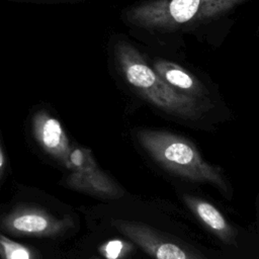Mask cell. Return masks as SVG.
Wrapping results in <instances>:
<instances>
[{
    "mask_svg": "<svg viewBox=\"0 0 259 259\" xmlns=\"http://www.w3.org/2000/svg\"><path fill=\"white\" fill-rule=\"evenodd\" d=\"M115 57L128 85L154 106L185 119H198L202 115L205 104L170 87L134 46L118 42Z\"/></svg>",
    "mask_w": 259,
    "mask_h": 259,
    "instance_id": "obj_1",
    "label": "cell"
},
{
    "mask_svg": "<svg viewBox=\"0 0 259 259\" xmlns=\"http://www.w3.org/2000/svg\"><path fill=\"white\" fill-rule=\"evenodd\" d=\"M137 138L145 151L168 171L190 180L209 183L225 193L228 191L221 169L204 161L190 141L154 130H140Z\"/></svg>",
    "mask_w": 259,
    "mask_h": 259,
    "instance_id": "obj_2",
    "label": "cell"
},
{
    "mask_svg": "<svg viewBox=\"0 0 259 259\" xmlns=\"http://www.w3.org/2000/svg\"><path fill=\"white\" fill-rule=\"evenodd\" d=\"M247 0H149L130 7L126 20L137 27L169 30L214 19Z\"/></svg>",
    "mask_w": 259,
    "mask_h": 259,
    "instance_id": "obj_3",
    "label": "cell"
},
{
    "mask_svg": "<svg viewBox=\"0 0 259 259\" xmlns=\"http://www.w3.org/2000/svg\"><path fill=\"white\" fill-rule=\"evenodd\" d=\"M63 166L69 171L65 184L74 190L109 199L119 198L124 194L123 189L99 168L88 148L71 146Z\"/></svg>",
    "mask_w": 259,
    "mask_h": 259,
    "instance_id": "obj_4",
    "label": "cell"
},
{
    "mask_svg": "<svg viewBox=\"0 0 259 259\" xmlns=\"http://www.w3.org/2000/svg\"><path fill=\"white\" fill-rule=\"evenodd\" d=\"M112 226L154 259H203L187 249L170 242L152 228L123 220L112 221Z\"/></svg>",
    "mask_w": 259,
    "mask_h": 259,
    "instance_id": "obj_5",
    "label": "cell"
},
{
    "mask_svg": "<svg viewBox=\"0 0 259 259\" xmlns=\"http://www.w3.org/2000/svg\"><path fill=\"white\" fill-rule=\"evenodd\" d=\"M71 222L37 207H18L2 220V227L15 235L51 237L66 232Z\"/></svg>",
    "mask_w": 259,
    "mask_h": 259,
    "instance_id": "obj_6",
    "label": "cell"
},
{
    "mask_svg": "<svg viewBox=\"0 0 259 259\" xmlns=\"http://www.w3.org/2000/svg\"><path fill=\"white\" fill-rule=\"evenodd\" d=\"M31 131L39 148L63 165L71 145L60 121L46 112H38L33 117Z\"/></svg>",
    "mask_w": 259,
    "mask_h": 259,
    "instance_id": "obj_7",
    "label": "cell"
},
{
    "mask_svg": "<svg viewBox=\"0 0 259 259\" xmlns=\"http://www.w3.org/2000/svg\"><path fill=\"white\" fill-rule=\"evenodd\" d=\"M152 67L159 76L176 91L200 99L206 94L202 83L180 65L167 60H156Z\"/></svg>",
    "mask_w": 259,
    "mask_h": 259,
    "instance_id": "obj_8",
    "label": "cell"
},
{
    "mask_svg": "<svg viewBox=\"0 0 259 259\" xmlns=\"http://www.w3.org/2000/svg\"><path fill=\"white\" fill-rule=\"evenodd\" d=\"M183 199L186 205L210 232L224 242L234 243V230L214 205L191 195H184Z\"/></svg>",
    "mask_w": 259,
    "mask_h": 259,
    "instance_id": "obj_9",
    "label": "cell"
},
{
    "mask_svg": "<svg viewBox=\"0 0 259 259\" xmlns=\"http://www.w3.org/2000/svg\"><path fill=\"white\" fill-rule=\"evenodd\" d=\"M1 259H38L34 251L26 245L13 241L0 233Z\"/></svg>",
    "mask_w": 259,
    "mask_h": 259,
    "instance_id": "obj_10",
    "label": "cell"
},
{
    "mask_svg": "<svg viewBox=\"0 0 259 259\" xmlns=\"http://www.w3.org/2000/svg\"><path fill=\"white\" fill-rule=\"evenodd\" d=\"M133 245L123 240H109L98 248L99 253L106 259H122L133 251Z\"/></svg>",
    "mask_w": 259,
    "mask_h": 259,
    "instance_id": "obj_11",
    "label": "cell"
},
{
    "mask_svg": "<svg viewBox=\"0 0 259 259\" xmlns=\"http://www.w3.org/2000/svg\"><path fill=\"white\" fill-rule=\"evenodd\" d=\"M6 167V158L3 152V148L1 146V142H0V180L4 174V170Z\"/></svg>",
    "mask_w": 259,
    "mask_h": 259,
    "instance_id": "obj_12",
    "label": "cell"
}]
</instances>
